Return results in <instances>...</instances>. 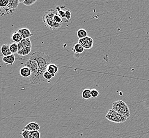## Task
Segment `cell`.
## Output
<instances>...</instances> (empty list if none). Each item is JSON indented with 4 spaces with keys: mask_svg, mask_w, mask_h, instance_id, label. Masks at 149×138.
<instances>
[{
    "mask_svg": "<svg viewBox=\"0 0 149 138\" xmlns=\"http://www.w3.org/2000/svg\"><path fill=\"white\" fill-rule=\"evenodd\" d=\"M47 71L48 72H49L52 75L56 76L57 73H58V68L55 64L51 63L48 66L47 68Z\"/></svg>",
    "mask_w": 149,
    "mask_h": 138,
    "instance_id": "13",
    "label": "cell"
},
{
    "mask_svg": "<svg viewBox=\"0 0 149 138\" xmlns=\"http://www.w3.org/2000/svg\"><path fill=\"white\" fill-rule=\"evenodd\" d=\"M30 131L26 130H23L22 132L20 133V135L22 136L24 138H29V135H30Z\"/></svg>",
    "mask_w": 149,
    "mask_h": 138,
    "instance_id": "28",
    "label": "cell"
},
{
    "mask_svg": "<svg viewBox=\"0 0 149 138\" xmlns=\"http://www.w3.org/2000/svg\"><path fill=\"white\" fill-rule=\"evenodd\" d=\"M112 109L119 114L123 115L126 118H128L131 116L130 111L128 105L123 100H119L113 102L112 106Z\"/></svg>",
    "mask_w": 149,
    "mask_h": 138,
    "instance_id": "3",
    "label": "cell"
},
{
    "mask_svg": "<svg viewBox=\"0 0 149 138\" xmlns=\"http://www.w3.org/2000/svg\"><path fill=\"white\" fill-rule=\"evenodd\" d=\"M24 130H28L29 131H39L40 130V125L38 123L36 122H31L28 123L26 126L24 127Z\"/></svg>",
    "mask_w": 149,
    "mask_h": 138,
    "instance_id": "9",
    "label": "cell"
},
{
    "mask_svg": "<svg viewBox=\"0 0 149 138\" xmlns=\"http://www.w3.org/2000/svg\"><path fill=\"white\" fill-rule=\"evenodd\" d=\"M24 66L29 68L31 70V75L29 78H33L34 77H35L37 75V73L38 72L39 68H38V64L36 61L29 59L25 63Z\"/></svg>",
    "mask_w": 149,
    "mask_h": 138,
    "instance_id": "6",
    "label": "cell"
},
{
    "mask_svg": "<svg viewBox=\"0 0 149 138\" xmlns=\"http://www.w3.org/2000/svg\"><path fill=\"white\" fill-rule=\"evenodd\" d=\"M56 13L53 9H51L45 12L42 17V21L45 24V26L51 30H56L61 27L62 24H56L54 20V16Z\"/></svg>",
    "mask_w": 149,
    "mask_h": 138,
    "instance_id": "2",
    "label": "cell"
},
{
    "mask_svg": "<svg viewBox=\"0 0 149 138\" xmlns=\"http://www.w3.org/2000/svg\"><path fill=\"white\" fill-rule=\"evenodd\" d=\"M19 73L21 77L24 78H30L31 75V72L30 69L26 66L22 67L20 69Z\"/></svg>",
    "mask_w": 149,
    "mask_h": 138,
    "instance_id": "12",
    "label": "cell"
},
{
    "mask_svg": "<svg viewBox=\"0 0 149 138\" xmlns=\"http://www.w3.org/2000/svg\"><path fill=\"white\" fill-rule=\"evenodd\" d=\"M29 59L36 61L38 64V72L37 75L33 78H29L30 83L35 85L42 84L45 81L44 74L46 71L48 66L51 64V57L42 52H34L31 55Z\"/></svg>",
    "mask_w": 149,
    "mask_h": 138,
    "instance_id": "1",
    "label": "cell"
},
{
    "mask_svg": "<svg viewBox=\"0 0 149 138\" xmlns=\"http://www.w3.org/2000/svg\"><path fill=\"white\" fill-rule=\"evenodd\" d=\"M72 51L75 53L78 54H82L84 51V48L82 47V45H80L79 43H77L75 44L73 47L72 48Z\"/></svg>",
    "mask_w": 149,
    "mask_h": 138,
    "instance_id": "16",
    "label": "cell"
},
{
    "mask_svg": "<svg viewBox=\"0 0 149 138\" xmlns=\"http://www.w3.org/2000/svg\"><path fill=\"white\" fill-rule=\"evenodd\" d=\"M31 50H32V47L23 48L20 51H19L17 54L20 56H27L28 55L30 54V52H31Z\"/></svg>",
    "mask_w": 149,
    "mask_h": 138,
    "instance_id": "18",
    "label": "cell"
},
{
    "mask_svg": "<svg viewBox=\"0 0 149 138\" xmlns=\"http://www.w3.org/2000/svg\"><path fill=\"white\" fill-rule=\"evenodd\" d=\"M16 58L15 54H11L7 56H3L2 61L7 66H12L15 62Z\"/></svg>",
    "mask_w": 149,
    "mask_h": 138,
    "instance_id": "10",
    "label": "cell"
},
{
    "mask_svg": "<svg viewBox=\"0 0 149 138\" xmlns=\"http://www.w3.org/2000/svg\"><path fill=\"white\" fill-rule=\"evenodd\" d=\"M106 118L108 120L116 123H122L125 122L126 118L122 114L114 111L113 109H110L107 114L106 115Z\"/></svg>",
    "mask_w": 149,
    "mask_h": 138,
    "instance_id": "4",
    "label": "cell"
},
{
    "mask_svg": "<svg viewBox=\"0 0 149 138\" xmlns=\"http://www.w3.org/2000/svg\"><path fill=\"white\" fill-rule=\"evenodd\" d=\"M91 95L93 98H97L99 95V92L96 89H93L91 90Z\"/></svg>",
    "mask_w": 149,
    "mask_h": 138,
    "instance_id": "27",
    "label": "cell"
},
{
    "mask_svg": "<svg viewBox=\"0 0 149 138\" xmlns=\"http://www.w3.org/2000/svg\"><path fill=\"white\" fill-rule=\"evenodd\" d=\"M18 31L22 37L23 39L29 38L30 37L33 36V34L31 33L30 30L27 28H23L19 29Z\"/></svg>",
    "mask_w": 149,
    "mask_h": 138,
    "instance_id": "11",
    "label": "cell"
},
{
    "mask_svg": "<svg viewBox=\"0 0 149 138\" xmlns=\"http://www.w3.org/2000/svg\"><path fill=\"white\" fill-rule=\"evenodd\" d=\"M11 39L13 42L18 44L23 39V38L20 33L17 31H15V33H12L11 37Z\"/></svg>",
    "mask_w": 149,
    "mask_h": 138,
    "instance_id": "15",
    "label": "cell"
},
{
    "mask_svg": "<svg viewBox=\"0 0 149 138\" xmlns=\"http://www.w3.org/2000/svg\"><path fill=\"white\" fill-rule=\"evenodd\" d=\"M8 3L9 0H0V15L1 17L15 13V12L9 8Z\"/></svg>",
    "mask_w": 149,
    "mask_h": 138,
    "instance_id": "5",
    "label": "cell"
},
{
    "mask_svg": "<svg viewBox=\"0 0 149 138\" xmlns=\"http://www.w3.org/2000/svg\"><path fill=\"white\" fill-rule=\"evenodd\" d=\"M82 98L84 99H88L91 98V90L90 89H85L82 93Z\"/></svg>",
    "mask_w": 149,
    "mask_h": 138,
    "instance_id": "21",
    "label": "cell"
},
{
    "mask_svg": "<svg viewBox=\"0 0 149 138\" xmlns=\"http://www.w3.org/2000/svg\"><path fill=\"white\" fill-rule=\"evenodd\" d=\"M20 3V2L19 0H9L8 6L11 10L15 11V10L17 9Z\"/></svg>",
    "mask_w": 149,
    "mask_h": 138,
    "instance_id": "17",
    "label": "cell"
},
{
    "mask_svg": "<svg viewBox=\"0 0 149 138\" xmlns=\"http://www.w3.org/2000/svg\"><path fill=\"white\" fill-rule=\"evenodd\" d=\"M29 138H40V133L39 131H30Z\"/></svg>",
    "mask_w": 149,
    "mask_h": 138,
    "instance_id": "23",
    "label": "cell"
},
{
    "mask_svg": "<svg viewBox=\"0 0 149 138\" xmlns=\"http://www.w3.org/2000/svg\"><path fill=\"white\" fill-rule=\"evenodd\" d=\"M72 17V13L71 11L69 9L65 10V19L67 20H70L71 19Z\"/></svg>",
    "mask_w": 149,
    "mask_h": 138,
    "instance_id": "29",
    "label": "cell"
},
{
    "mask_svg": "<svg viewBox=\"0 0 149 138\" xmlns=\"http://www.w3.org/2000/svg\"><path fill=\"white\" fill-rule=\"evenodd\" d=\"M78 43L82 46L84 49H90L93 48L94 41L91 37L88 36L82 39H79Z\"/></svg>",
    "mask_w": 149,
    "mask_h": 138,
    "instance_id": "7",
    "label": "cell"
},
{
    "mask_svg": "<svg viewBox=\"0 0 149 138\" xmlns=\"http://www.w3.org/2000/svg\"><path fill=\"white\" fill-rule=\"evenodd\" d=\"M37 1V0H24L23 4L26 6H31L34 3H36Z\"/></svg>",
    "mask_w": 149,
    "mask_h": 138,
    "instance_id": "26",
    "label": "cell"
},
{
    "mask_svg": "<svg viewBox=\"0 0 149 138\" xmlns=\"http://www.w3.org/2000/svg\"><path fill=\"white\" fill-rule=\"evenodd\" d=\"M77 36L79 39H82L88 37V32L84 29H80L77 31Z\"/></svg>",
    "mask_w": 149,
    "mask_h": 138,
    "instance_id": "20",
    "label": "cell"
},
{
    "mask_svg": "<svg viewBox=\"0 0 149 138\" xmlns=\"http://www.w3.org/2000/svg\"><path fill=\"white\" fill-rule=\"evenodd\" d=\"M64 8H65L64 6H57L56 10L58 15L62 19H65V10H64Z\"/></svg>",
    "mask_w": 149,
    "mask_h": 138,
    "instance_id": "19",
    "label": "cell"
},
{
    "mask_svg": "<svg viewBox=\"0 0 149 138\" xmlns=\"http://www.w3.org/2000/svg\"><path fill=\"white\" fill-rule=\"evenodd\" d=\"M1 51L3 56H7L12 54L10 49V45L4 44L2 45L1 47Z\"/></svg>",
    "mask_w": 149,
    "mask_h": 138,
    "instance_id": "14",
    "label": "cell"
},
{
    "mask_svg": "<svg viewBox=\"0 0 149 138\" xmlns=\"http://www.w3.org/2000/svg\"><path fill=\"white\" fill-rule=\"evenodd\" d=\"M55 77V75H52L49 72H48L47 71H46L44 74V78L45 79V80H50Z\"/></svg>",
    "mask_w": 149,
    "mask_h": 138,
    "instance_id": "25",
    "label": "cell"
},
{
    "mask_svg": "<svg viewBox=\"0 0 149 138\" xmlns=\"http://www.w3.org/2000/svg\"><path fill=\"white\" fill-rule=\"evenodd\" d=\"M10 49L12 54L18 53V44L15 43H13L11 44L10 45Z\"/></svg>",
    "mask_w": 149,
    "mask_h": 138,
    "instance_id": "22",
    "label": "cell"
},
{
    "mask_svg": "<svg viewBox=\"0 0 149 138\" xmlns=\"http://www.w3.org/2000/svg\"><path fill=\"white\" fill-rule=\"evenodd\" d=\"M18 51L27 47H32V44L30 38L23 39L18 44Z\"/></svg>",
    "mask_w": 149,
    "mask_h": 138,
    "instance_id": "8",
    "label": "cell"
},
{
    "mask_svg": "<svg viewBox=\"0 0 149 138\" xmlns=\"http://www.w3.org/2000/svg\"><path fill=\"white\" fill-rule=\"evenodd\" d=\"M54 21L58 24H62L63 22V19L61 18L60 16L57 15V13H55L54 16Z\"/></svg>",
    "mask_w": 149,
    "mask_h": 138,
    "instance_id": "24",
    "label": "cell"
}]
</instances>
